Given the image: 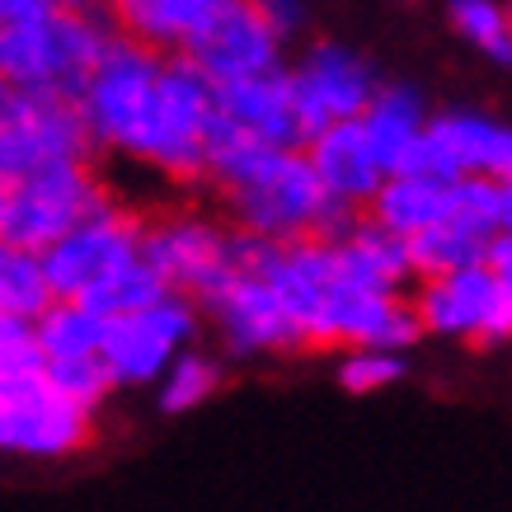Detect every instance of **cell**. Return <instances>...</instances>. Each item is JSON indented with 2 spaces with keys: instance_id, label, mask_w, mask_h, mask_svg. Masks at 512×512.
<instances>
[{
  "instance_id": "1",
  "label": "cell",
  "mask_w": 512,
  "mask_h": 512,
  "mask_svg": "<svg viewBox=\"0 0 512 512\" xmlns=\"http://www.w3.org/2000/svg\"><path fill=\"white\" fill-rule=\"evenodd\" d=\"M221 217L231 231L259 235V240H339L362 212H353L348 202L329 198L325 184L315 179L306 151H282L268 146L235 184L217 193Z\"/></svg>"
},
{
  "instance_id": "2",
  "label": "cell",
  "mask_w": 512,
  "mask_h": 512,
  "mask_svg": "<svg viewBox=\"0 0 512 512\" xmlns=\"http://www.w3.org/2000/svg\"><path fill=\"white\" fill-rule=\"evenodd\" d=\"M118 19L109 10H71L52 5L33 19L0 24V80L19 90H52L76 99L90 66L113 43Z\"/></svg>"
},
{
  "instance_id": "3",
  "label": "cell",
  "mask_w": 512,
  "mask_h": 512,
  "mask_svg": "<svg viewBox=\"0 0 512 512\" xmlns=\"http://www.w3.org/2000/svg\"><path fill=\"white\" fill-rule=\"evenodd\" d=\"M212 118H217V85L202 76L188 52H165L127 160L170 184H202V151Z\"/></svg>"
},
{
  "instance_id": "4",
  "label": "cell",
  "mask_w": 512,
  "mask_h": 512,
  "mask_svg": "<svg viewBox=\"0 0 512 512\" xmlns=\"http://www.w3.org/2000/svg\"><path fill=\"white\" fill-rule=\"evenodd\" d=\"M156 47L137 43L132 33H113V43L104 47V57L90 66V76L76 94L80 123L94 141V156H118L127 160L132 151V137H137L141 118H146V104H151V90H156V71H160Z\"/></svg>"
},
{
  "instance_id": "5",
  "label": "cell",
  "mask_w": 512,
  "mask_h": 512,
  "mask_svg": "<svg viewBox=\"0 0 512 512\" xmlns=\"http://www.w3.org/2000/svg\"><path fill=\"white\" fill-rule=\"evenodd\" d=\"M202 339H207V329H202L198 301L184 292H165L151 306L104 320L99 362H104L113 390H151L174 357Z\"/></svg>"
},
{
  "instance_id": "6",
  "label": "cell",
  "mask_w": 512,
  "mask_h": 512,
  "mask_svg": "<svg viewBox=\"0 0 512 512\" xmlns=\"http://www.w3.org/2000/svg\"><path fill=\"white\" fill-rule=\"evenodd\" d=\"M113 188L99 174V160H71V165H52L38 170L19 184H5L0 198V240L19 249H47L57 235H66L76 221L104 212Z\"/></svg>"
},
{
  "instance_id": "7",
  "label": "cell",
  "mask_w": 512,
  "mask_h": 512,
  "mask_svg": "<svg viewBox=\"0 0 512 512\" xmlns=\"http://www.w3.org/2000/svg\"><path fill=\"white\" fill-rule=\"evenodd\" d=\"M71 160H99L76 99L10 85L0 99V184H19L29 174Z\"/></svg>"
},
{
  "instance_id": "8",
  "label": "cell",
  "mask_w": 512,
  "mask_h": 512,
  "mask_svg": "<svg viewBox=\"0 0 512 512\" xmlns=\"http://www.w3.org/2000/svg\"><path fill=\"white\" fill-rule=\"evenodd\" d=\"M198 311L207 339L217 343L226 362H273V357L311 353L296 320L282 306V296L259 273L235 268L207 301H198Z\"/></svg>"
},
{
  "instance_id": "9",
  "label": "cell",
  "mask_w": 512,
  "mask_h": 512,
  "mask_svg": "<svg viewBox=\"0 0 512 512\" xmlns=\"http://www.w3.org/2000/svg\"><path fill=\"white\" fill-rule=\"evenodd\" d=\"M409 306H414L423 339L470 343V348H494L512 339L508 296L489 273V264H461L419 278L409 292Z\"/></svg>"
},
{
  "instance_id": "10",
  "label": "cell",
  "mask_w": 512,
  "mask_h": 512,
  "mask_svg": "<svg viewBox=\"0 0 512 512\" xmlns=\"http://www.w3.org/2000/svg\"><path fill=\"white\" fill-rule=\"evenodd\" d=\"M141 254L170 292H184L193 301H207L235 273L226 217H212L198 207H179V212L141 221Z\"/></svg>"
},
{
  "instance_id": "11",
  "label": "cell",
  "mask_w": 512,
  "mask_h": 512,
  "mask_svg": "<svg viewBox=\"0 0 512 512\" xmlns=\"http://www.w3.org/2000/svg\"><path fill=\"white\" fill-rule=\"evenodd\" d=\"M94 442V414L62 400L43 372L0 376V451L29 461H66Z\"/></svg>"
},
{
  "instance_id": "12",
  "label": "cell",
  "mask_w": 512,
  "mask_h": 512,
  "mask_svg": "<svg viewBox=\"0 0 512 512\" xmlns=\"http://www.w3.org/2000/svg\"><path fill=\"white\" fill-rule=\"evenodd\" d=\"M287 80H292L301 132L311 137L329 123L357 118L386 76L362 47L343 43V38H311L296 57H287Z\"/></svg>"
},
{
  "instance_id": "13",
  "label": "cell",
  "mask_w": 512,
  "mask_h": 512,
  "mask_svg": "<svg viewBox=\"0 0 512 512\" xmlns=\"http://www.w3.org/2000/svg\"><path fill=\"white\" fill-rule=\"evenodd\" d=\"M400 170L442 174V179H512V123L484 109H433L428 132L404 156Z\"/></svg>"
},
{
  "instance_id": "14",
  "label": "cell",
  "mask_w": 512,
  "mask_h": 512,
  "mask_svg": "<svg viewBox=\"0 0 512 512\" xmlns=\"http://www.w3.org/2000/svg\"><path fill=\"white\" fill-rule=\"evenodd\" d=\"M141 212L109 202L104 212L76 221L66 235H57L47 249H38L43 278L57 301H80L94 282H104L118 264H127L141 249Z\"/></svg>"
},
{
  "instance_id": "15",
  "label": "cell",
  "mask_w": 512,
  "mask_h": 512,
  "mask_svg": "<svg viewBox=\"0 0 512 512\" xmlns=\"http://www.w3.org/2000/svg\"><path fill=\"white\" fill-rule=\"evenodd\" d=\"M193 62H198V71L212 85H231V80H245V76H264V71H278V66H287V57H292V47L282 43L278 33L268 29L264 19L249 10L245 0L235 5L231 15L221 19L217 29L207 33L193 52H188Z\"/></svg>"
},
{
  "instance_id": "16",
  "label": "cell",
  "mask_w": 512,
  "mask_h": 512,
  "mask_svg": "<svg viewBox=\"0 0 512 512\" xmlns=\"http://www.w3.org/2000/svg\"><path fill=\"white\" fill-rule=\"evenodd\" d=\"M301 151H306L315 179L325 184L329 198L348 202L353 212H367V207H372L376 188L386 179V165L376 160L372 141H367V132H362L357 118H343V123H329V127H320V132H311Z\"/></svg>"
},
{
  "instance_id": "17",
  "label": "cell",
  "mask_w": 512,
  "mask_h": 512,
  "mask_svg": "<svg viewBox=\"0 0 512 512\" xmlns=\"http://www.w3.org/2000/svg\"><path fill=\"white\" fill-rule=\"evenodd\" d=\"M329 259H334V273L353 287H367V292H414V259H409V240L395 231H386L381 221H372L367 212L339 235L329 240Z\"/></svg>"
},
{
  "instance_id": "18",
  "label": "cell",
  "mask_w": 512,
  "mask_h": 512,
  "mask_svg": "<svg viewBox=\"0 0 512 512\" xmlns=\"http://www.w3.org/2000/svg\"><path fill=\"white\" fill-rule=\"evenodd\" d=\"M217 109L221 118H231L240 132H249L264 146H282V151H301L306 146V132H301V118H296V104H292L287 66L217 85Z\"/></svg>"
},
{
  "instance_id": "19",
  "label": "cell",
  "mask_w": 512,
  "mask_h": 512,
  "mask_svg": "<svg viewBox=\"0 0 512 512\" xmlns=\"http://www.w3.org/2000/svg\"><path fill=\"white\" fill-rule=\"evenodd\" d=\"M428 118H433V104L414 80H381L376 94L367 99V109L357 113V123L372 141L376 160L386 165V174L400 170L404 156L419 146V137L428 132Z\"/></svg>"
},
{
  "instance_id": "20",
  "label": "cell",
  "mask_w": 512,
  "mask_h": 512,
  "mask_svg": "<svg viewBox=\"0 0 512 512\" xmlns=\"http://www.w3.org/2000/svg\"><path fill=\"white\" fill-rule=\"evenodd\" d=\"M240 0H141L118 15V29L156 52H193V47L231 15Z\"/></svg>"
},
{
  "instance_id": "21",
  "label": "cell",
  "mask_w": 512,
  "mask_h": 512,
  "mask_svg": "<svg viewBox=\"0 0 512 512\" xmlns=\"http://www.w3.org/2000/svg\"><path fill=\"white\" fill-rule=\"evenodd\" d=\"M451 198H456V179L442 174H419V170H390L376 188L367 217L381 221L395 235H419L428 226L451 217Z\"/></svg>"
},
{
  "instance_id": "22",
  "label": "cell",
  "mask_w": 512,
  "mask_h": 512,
  "mask_svg": "<svg viewBox=\"0 0 512 512\" xmlns=\"http://www.w3.org/2000/svg\"><path fill=\"white\" fill-rule=\"evenodd\" d=\"M231 381V362L217 353V348H184L170 367L156 376L151 386V400H156V414L165 419H184V414H198L202 404H212Z\"/></svg>"
},
{
  "instance_id": "23",
  "label": "cell",
  "mask_w": 512,
  "mask_h": 512,
  "mask_svg": "<svg viewBox=\"0 0 512 512\" xmlns=\"http://www.w3.org/2000/svg\"><path fill=\"white\" fill-rule=\"evenodd\" d=\"M442 19L480 62L512 71V0H442Z\"/></svg>"
},
{
  "instance_id": "24",
  "label": "cell",
  "mask_w": 512,
  "mask_h": 512,
  "mask_svg": "<svg viewBox=\"0 0 512 512\" xmlns=\"http://www.w3.org/2000/svg\"><path fill=\"white\" fill-rule=\"evenodd\" d=\"M489 240H494L489 226H475V221L451 212L447 221L409 235V259H414L419 278H433V273H447V268H461V264H484Z\"/></svg>"
},
{
  "instance_id": "25",
  "label": "cell",
  "mask_w": 512,
  "mask_h": 512,
  "mask_svg": "<svg viewBox=\"0 0 512 512\" xmlns=\"http://www.w3.org/2000/svg\"><path fill=\"white\" fill-rule=\"evenodd\" d=\"M38 329V348L47 357H90L99 353L104 339V315L90 311L85 301H47V311L33 315Z\"/></svg>"
},
{
  "instance_id": "26",
  "label": "cell",
  "mask_w": 512,
  "mask_h": 512,
  "mask_svg": "<svg viewBox=\"0 0 512 512\" xmlns=\"http://www.w3.org/2000/svg\"><path fill=\"white\" fill-rule=\"evenodd\" d=\"M165 292H170V287L160 282V273L146 264V254L137 249V254H132L127 264L113 268L104 282H94L80 301L109 320V315H127V311H137V306H151V301H156V296H165Z\"/></svg>"
},
{
  "instance_id": "27",
  "label": "cell",
  "mask_w": 512,
  "mask_h": 512,
  "mask_svg": "<svg viewBox=\"0 0 512 512\" xmlns=\"http://www.w3.org/2000/svg\"><path fill=\"white\" fill-rule=\"evenodd\" d=\"M409 381V353L400 348H339L334 386L348 395H381Z\"/></svg>"
},
{
  "instance_id": "28",
  "label": "cell",
  "mask_w": 512,
  "mask_h": 512,
  "mask_svg": "<svg viewBox=\"0 0 512 512\" xmlns=\"http://www.w3.org/2000/svg\"><path fill=\"white\" fill-rule=\"evenodd\" d=\"M47 301H57V296L47 287L38 254L0 240V311L38 315V311H47Z\"/></svg>"
},
{
  "instance_id": "29",
  "label": "cell",
  "mask_w": 512,
  "mask_h": 512,
  "mask_svg": "<svg viewBox=\"0 0 512 512\" xmlns=\"http://www.w3.org/2000/svg\"><path fill=\"white\" fill-rule=\"evenodd\" d=\"M43 376L62 400L80 404V409L94 414V419H99V409L109 404V395H118L113 381H109V372H104V362H99V353H90V357H47Z\"/></svg>"
},
{
  "instance_id": "30",
  "label": "cell",
  "mask_w": 512,
  "mask_h": 512,
  "mask_svg": "<svg viewBox=\"0 0 512 512\" xmlns=\"http://www.w3.org/2000/svg\"><path fill=\"white\" fill-rule=\"evenodd\" d=\"M5 372H43V348L33 315L0 311V376Z\"/></svg>"
},
{
  "instance_id": "31",
  "label": "cell",
  "mask_w": 512,
  "mask_h": 512,
  "mask_svg": "<svg viewBox=\"0 0 512 512\" xmlns=\"http://www.w3.org/2000/svg\"><path fill=\"white\" fill-rule=\"evenodd\" d=\"M245 5L264 19L287 47H296L311 33V5H306V0H245Z\"/></svg>"
},
{
  "instance_id": "32",
  "label": "cell",
  "mask_w": 512,
  "mask_h": 512,
  "mask_svg": "<svg viewBox=\"0 0 512 512\" xmlns=\"http://www.w3.org/2000/svg\"><path fill=\"white\" fill-rule=\"evenodd\" d=\"M484 264H489V273L498 278V287H503V296H508V311H512V235L498 231L494 240H489V249H484Z\"/></svg>"
},
{
  "instance_id": "33",
  "label": "cell",
  "mask_w": 512,
  "mask_h": 512,
  "mask_svg": "<svg viewBox=\"0 0 512 512\" xmlns=\"http://www.w3.org/2000/svg\"><path fill=\"white\" fill-rule=\"evenodd\" d=\"M498 231L512 235V179L498 184Z\"/></svg>"
},
{
  "instance_id": "34",
  "label": "cell",
  "mask_w": 512,
  "mask_h": 512,
  "mask_svg": "<svg viewBox=\"0 0 512 512\" xmlns=\"http://www.w3.org/2000/svg\"><path fill=\"white\" fill-rule=\"evenodd\" d=\"M99 5H104V10H109V15L118 19V15H127V10H137L141 0H99Z\"/></svg>"
},
{
  "instance_id": "35",
  "label": "cell",
  "mask_w": 512,
  "mask_h": 512,
  "mask_svg": "<svg viewBox=\"0 0 512 512\" xmlns=\"http://www.w3.org/2000/svg\"><path fill=\"white\" fill-rule=\"evenodd\" d=\"M0 198H5V184H0Z\"/></svg>"
}]
</instances>
